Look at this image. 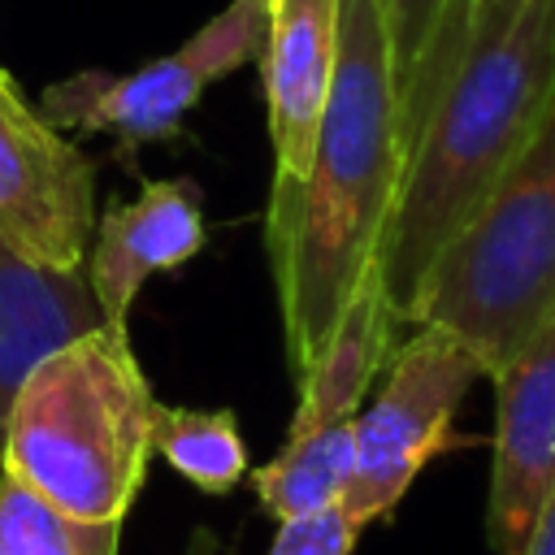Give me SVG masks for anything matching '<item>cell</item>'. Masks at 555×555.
Instances as JSON below:
<instances>
[{"instance_id":"cell-2","label":"cell","mask_w":555,"mask_h":555,"mask_svg":"<svg viewBox=\"0 0 555 555\" xmlns=\"http://www.w3.org/2000/svg\"><path fill=\"white\" fill-rule=\"evenodd\" d=\"M555 108V0H477L434 108L408 139L377 251L399 321H416L434 264L481 212Z\"/></svg>"},{"instance_id":"cell-17","label":"cell","mask_w":555,"mask_h":555,"mask_svg":"<svg viewBox=\"0 0 555 555\" xmlns=\"http://www.w3.org/2000/svg\"><path fill=\"white\" fill-rule=\"evenodd\" d=\"M360 533L364 529L351 525V516L343 507H330V512L278 525L264 555H356Z\"/></svg>"},{"instance_id":"cell-3","label":"cell","mask_w":555,"mask_h":555,"mask_svg":"<svg viewBox=\"0 0 555 555\" xmlns=\"http://www.w3.org/2000/svg\"><path fill=\"white\" fill-rule=\"evenodd\" d=\"M156 408L130 330H87L26 373L0 468L69 516L121 525L156 455Z\"/></svg>"},{"instance_id":"cell-13","label":"cell","mask_w":555,"mask_h":555,"mask_svg":"<svg viewBox=\"0 0 555 555\" xmlns=\"http://www.w3.org/2000/svg\"><path fill=\"white\" fill-rule=\"evenodd\" d=\"M473 4L477 0H377L395 61L403 143L416 134L421 117L434 108L442 82L451 78L473 22Z\"/></svg>"},{"instance_id":"cell-6","label":"cell","mask_w":555,"mask_h":555,"mask_svg":"<svg viewBox=\"0 0 555 555\" xmlns=\"http://www.w3.org/2000/svg\"><path fill=\"white\" fill-rule=\"evenodd\" d=\"M477 377L486 369L455 334L412 325V338L390 351L377 395L356 412V468L343 494L351 525L386 520L425 464L455 442L451 425Z\"/></svg>"},{"instance_id":"cell-20","label":"cell","mask_w":555,"mask_h":555,"mask_svg":"<svg viewBox=\"0 0 555 555\" xmlns=\"http://www.w3.org/2000/svg\"><path fill=\"white\" fill-rule=\"evenodd\" d=\"M273 4H278V0H269V9H273Z\"/></svg>"},{"instance_id":"cell-16","label":"cell","mask_w":555,"mask_h":555,"mask_svg":"<svg viewBox=\"0 0 555 555\" xmlns=\"http://www.w3.org/2000/svg\"><path fill=\"white\" fill-rule=\"evenodd\" d=\"M117 520H82L0 468V555H117Z\"/></svg>"},{"instance_id":"cell-9","label":"cell","mask_w":555,"mask_h":555,"mask_svg":"<svg viewBox=\"0 0 555 555\" xmlns=\"http://www.w3.org/2000/svg\"><path fill=\"white\" fill-rule=\"evenodd\" d=\"M204 195L186 178H152L134 199H113L95 217L82 264L104 321L126 325L147 278L182 269L204 251Z\"/></svg>"},{"instance_id":"cell-5","label":"cell","mask_w":555,"mask_h":555,"mask_svg":"<svg viewBox=\"0 0 555 555\" xmlns=\"http://www.w3.org/2000/svg\"><path fill=\"white\" fill-rule=\"evenodd\" d=\"M269 35V0H230L173 52L143 61L130 74L78 69L52 82L39 100L43 117L65 134H108L121 152L173 139L199 95L225 74L260 61Z\"/></svg>"},{"instance_id":"cell-11","label":"cell","mask_w":555,"mask_h":555,"mask_svg":"<svg viewBox=\"0 0 555 555\" xmlns=\"http://www.w3.org/2000/svg\"><path fill=\"white\" fill-rule=\"evenodd\" d=\"M108 325L82 269H39L0 243V460L4 421L26 373L69 338Z\"/></svg>"},{"instance_id":"cell-14","label":"cell","mask_w":555,"mask_h":555,"mask_svg":"<svg viewBox=\"0 0 555 555\" xmlns=\"http://www.w3.org/2000/svg\"><path fill=\"white\" fill-rule=\"evenodd\" d=\"M356 468V421L286 434L282 451L251 468V490L260 512L273 525L304 520L330 507H343L347 481Z\"/></svg>"},{"instance_id":"cell-15","label":"cell","mask_w":555,"mask_h":555,"mask_svg":"<svg viewBox=\"0 0 555 555\" xmlns=\"http://www.w3.org/2000/svg\"><path fill=\"white\" fill-rule=\"evenodd\" d=\"M152 451L204 494H230L247 473V442L230 408H156Z\"/></svg>"},{"instance_id":"cell-7","label":"cell","mask_w":555,"mask_h":555,"mask_svg":"<svg viewBox=\"0 0 555 555\" xmlns=\"http://www.w3.org/2000/svg\"><path fill=\"white\" fill-rule=\"evenodd\" d=\"M95 234V165L0 69V243L39 269H82Z\"/></svg>"},{"instance_id":"cell-19","label":"cell","mask_w":555,"mask_h":555,"mask_svg":"<svg viewBox=\"0 0 555 555\" xmlns=\"http://www.w3.org/2000/svg\"><path fill=\"white\" fill-rule=\"evenodd\" d=\"M182 555H217V533L212 529H191V538H186V551Z\"/></svg>"},{"instance_id":"cell-10","label":"cell","mask_w":555,"mask_h":555,"mask_svg":"<svg viewBox=\"0 0 555 555\" xmlns=\"http://www.w3.org/2000/svg\"><path fill=\"white\" fill-rule=\"evenodd\" d=\"M343 52V0H278L260 48L273 178H304Z\"/></svg>"},{"instance_id":"cell-1","label":"cell","mask_w":555,"mask_h":555,"mask_svg":"<svg viewBox=\"0 0 555 555\" xmlns=\"http://www.w3.org/2000/svg\"><path fill=\"white\" fill-rule=\"evenodd\" d=\"M403 121L377 0H343V52L304 178H273L264 243L295 377L377 264L399 182Z\"/></svg>"},{"instance_id":"cell-4","label":"cell","mask_w":555,"mask_h":555,"mask_svg":"<svg viewBox=\"0 0 555 555\" xmlns=\"http://www.w3.org/2000/svg\"><path fill=\"white\" fill-rule=\"evenodd\" d=\"M555 317V108L434 264L412 325H442L486 377Z\"/></svg>"},{"instance_id":"cell-18","label":"cell","mask_w":555,"mask_h":555,"mask_svg":"<svg viewBox=\"0 0 555 555\" xmlns=\"http://www.w3.org/2000/svg\"><path fill=\"white\" fill-rule=\"evenodd\" d=\"M525 555H555V494H551V503H546V512H542Z\"/></svg>"},{"instance_id":"cell-12","label":"cell","mask_w":555,"mask_h":555,"mask_svg":"<svg viewBox=\"0 0 555 555\" xmlns=\"http://www.w3.org/2000/svg\"><path fill=\"white\" fill-rule=\"evenodd\" d=\"M395 325H399V317H395V308L386 299L382 269L373 264L369 278L360 282V291L351 295V304L343 308L334 334L317 351V360L295 377L299 382V403H295V416H291L286 434L356 421L360 399L382 377V369H386V360L395 351L390 347V330Z\"/></svg>"},{"instance_id":"cell-8","label":"cell","mask_w":555,"mask_h":555,"mask_svg":"<svg viewBox=\"0 0 555 555\" xmlns=\"http://www.w3.org/2000/svg\"><path fill=\"white\" fill-rule=\"evenodd\" d=\"M494 464L486 494V542L525 555L555 494V317L533 330L494 373Z\"/></svg>"}]
</instances>
